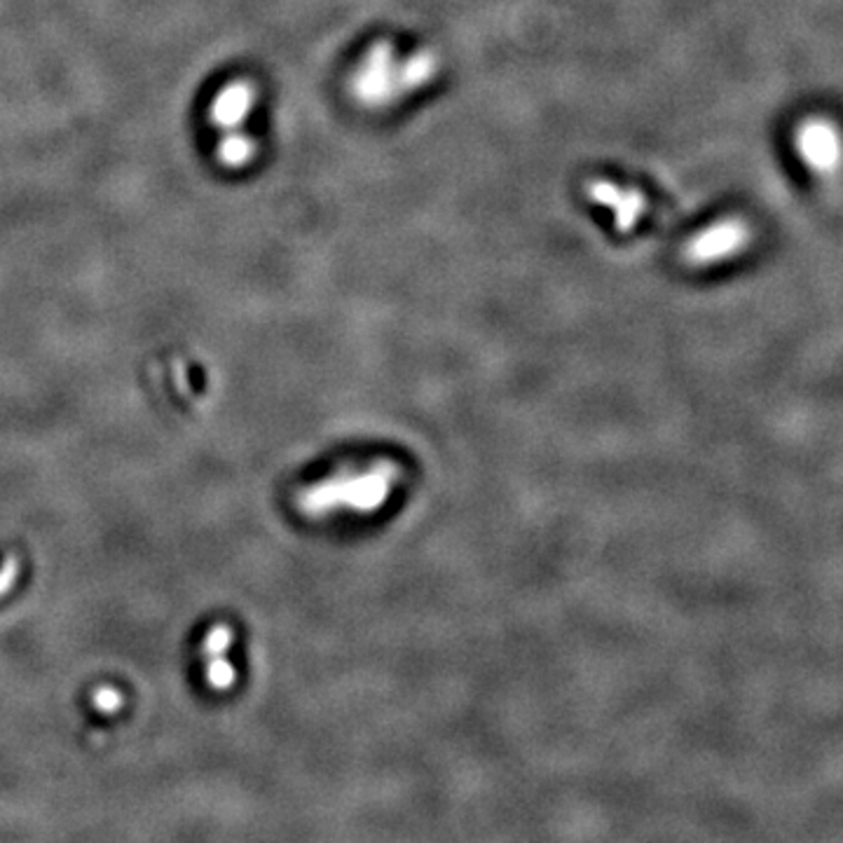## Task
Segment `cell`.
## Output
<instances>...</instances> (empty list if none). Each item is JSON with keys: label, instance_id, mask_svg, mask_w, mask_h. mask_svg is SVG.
<instances>
[{"label": "cell", "instance_id": "cell-1", "mask_svg": "<svg viewBox=\"0 0 843 843\" xmlns=\"http://www.w3.org/2000/svg\"><path fill=\"white\" fill-rule=\"evenodd\" d=\"M436 76V59L427 49L399 53L392 43H378L363 55L351 76V92L368 108H384L415 94Z\"/></svg>", "mask_w": 843, "mask_h": 843}, {"label": "cell", "instance_id": "cell-3", "mask_svg": "<svg viewBox=\"0 0 843 843\" xmlns=\"http://www.w3.org/2000/svg\"><path fill=\"white\" fill-rule=\"evenodd\" d=\"M586 195L614 216V223L621 232H631L647 213V197L635 185L596 178L586 185Z\"/></svg>", "mask_w": 843, "mask_h": 843}, {"label": "cell", "instance_id": "cell-2", "mask_svg": "<svg viewBox=\"0 0 843 843\" xmlns=\"http://www.w3.org/2000/svg\"><path fill=\"white\" fill-rule=\"evenodd\" d=\"M399 478L401 469L390 460H380L314 485L302 497V504L310 513L319 516L333 511L376 513L394 495Z\"/></svg>", "mask_w": 843, "mask_h": 843}, {"label": "cell", "instance_id": "cell-4", "mask_svg": "<svg viewBox=\"0 0 843 843\" xmlns=\"http://www.w3.org/2000/svg\"><path fill=\"white\" fill-rule=\"evenodd\" d=\"M734 244H736V228L717 226V228H711L707 232H703L698 240H694L686 246V258L691 263L701 265L705 261L719 258L721 253L734 251Z\"/></svg>", "mask_w": 843, "mask_h": 843}]
</instances>
